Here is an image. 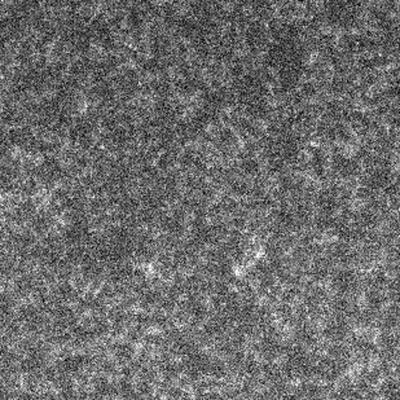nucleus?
<instances>
[{"mask_svg": "<svg viewBox=\"0 0 400 400\" xmlns=\"http://www.w3.org/2000/svg\"><path fill=\"white\" fill-rule=\"evenodd\" d=\"M266 64L282 84H294L309 68V48L295 31H282L270 40L266 49Z\"/></svg>", "mask_w": 400, "mask_h": 400, "instance_id": "obj_1", "label": "nucleus"}, {"mask_svg": "<svg viewBox=\"0 0 400 400\" xmlns=\"http://www.w3.org/2000/svg\"><path fill=\"white\" fill-rule=\"evenodd\" d=\"M321 17L328 28L348 31L356 28L363 17L360 0H324Z\"/></svg>", "mask_w": 400, "mask_h": 400, "instance_id": "obj_2", "label": "nucleus"}, {"mask_svg": "<svg viewBox=\"0 0 400 400\" xmlns=\"http://www.w3.org/2000/svg\"><path fill=\"white\" fill-rule=\"evenodd\" d=\"M235 92L240 101L247 107H259L267 99L268 84L263 74L249 69L237 77Z\"/></svg>", "mask_w": 400, "mask_h": 400, "instance_id": "obj_3", "label": "nucleus"}]
</instances>
